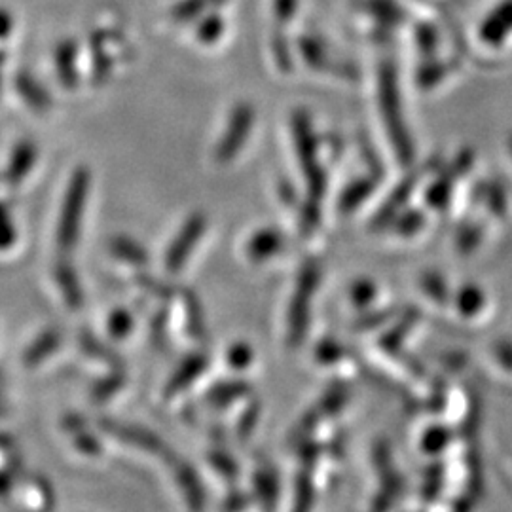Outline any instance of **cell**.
Instances as JSON below:
<instances>
[{
    "label": "cell",
    "mask_w": 512,
    "mask_h": 512,
    "mask_svg": "<svg viewBox=\"0 0 512 512\" xmlns=\"http://www.w3.org/2000/svg\"><path fill=\"white\" fill-rule=\"evenodd\" d=\"M88 192H90V173L86 169H78L67 188L61 217H59L57 243L63 251H71L78 243Z\"/></svg>",
    "instance_id": "obj_1"
},
{
    "label": "cell",
    "mask_w": 512,
    "mask_h": 512,
    "mask_svg": "<svg viewBox=\"0 0 512 512\" xmlns=\"http://www.w3.org/2000/svg\"><path fill=\"white\" fill-rule=\"evenodd\" d=\"M319 285V268L315 264H308L298 277V289L293 296L289 308V344L298 346L306 332L310 321V298L317 291Z\"/></svg>",
    "instance_id": "obj_2"
},
{
    "label": "cell",
    "mask_w": 512,
    "mask_h": 512,
    "mask_svg": "<svg viewBox=\"0 0 512 512\" xmlns=\"http://www.w3.org/2000/svg\"><path fill=\"white\" fill-rule=\"evenodd\" d=\"M253 124H255V110L251 105L241 103L232 110L228 126H226V133L222 135L219 147H217V160L220 164H228L238 156L241 148L249 139Z\"/></svg>",
    "instance_id": "obj_3"
},
{
    "label": "cell",
    "mask_w": 512,
    "mask_h": 512,
    "mask_svg": "<svg viewBox=\"0 0 512 512\" xmlns=\"http://www.w3.org/2000/svg\"><path fill=\"white\" fill-rule=\"evenodd\" d=\"M205 228H207V220L200 213L192 215L184 222L179 236L173 239V243L167 249L165 268L169 274H179L183 270L186 260L190 258V253L196 249V245L200 243V239L205 234Z\"/></svg>",
    "instance_id": "obj_4"
},
{
    "label": "cell",
    "mask_w": 512,
    "mask_h": 512,
    "mask_svg": "<svg viewBox=\"0 0 512 512\" xmlns=\"http://www.w3.org/2000/svg\"><path fill=\"white\" fill-rule=\"evenodd\" d=\"M380 101H382V112L385 122L393 133L399 135L401 147L404 145L403 118H401V99L397 90V76L395 69L384 65L380 73Z\"/></svg>",
    "instance_id": "obj_5"
},
{
    "label": "cell",
    "mask_w": 512,
    "mask_h": 512,
    "mask_svg": "<svg viewBox=\"0 0 512 512\" xmlns=\"http://www.w3.org/2000/svg\"><path fill=\"white\" fill-rule=\"evenodd\" d=\"M207 357L203 353H194L190 357H186L183 365L179 366L173 376L169 378V382L165 385V397L171 399L179 393H183L186 387L194 384L203 374V370L207 368Z\"/></svg>",
    "instance_id": "obj_6"
},
{
    "label": "cell",
    "mask_w": 512,
    "mask_h": 512,
    "mask_svg": "<svg viewBox=\"0 0 512 512\" xmlns=\"http://www.w3.org/2000/svg\"><path fill=\"white\" fill-rule=\"evenodd\" d=\"M103 427L114 435V439L124 440L128 444L148 450L152 454H165L164 442L158 439L156 435H152L147 429H143V427L120 425V423H105Z\"/></svg>",
    "instance_id": "obj_7"
},
{
    "label": "cell",
    "mask_w": 512,
    "mask_h": 512,
    "mask_svg": "<svg viewBox=\"0 0 512 512\" xmlns=\"http://www.w3.org/2000/svg\"><path fill=\"white\" fill-rule=\"evenodd\" d=\"M512 31V0H505L486 18L480 29V37L486 44L497 46Z\"/></svg>",
    "instance_id": "obj_8"
},
{
    "label": "cell",
    "mask_w": 512,
    "mask_h": 512,
    "mask_svg": "<svg viewBox=\"0 0 512 512\" xmlns=\"http://www.w3.org/2000/svg\"><path fill=\"white\" fill-rule=\"evenodd\" d=\"M55 71L59 82L73 90L78 84V46L73 40H63L55 50Z\"/></svg>",
    "instance_id": "obj_9"
},
{
    "label": "cell",
    "mask_w": 512,
    "mask_h": 512,
    "mask_svg": "<svg viewBox=\"0 0 512 512\" xmlns=\"http://www.w3.org/2000/svg\"><path fill=\"white\" fill-rule=\"evenodd\" d=\"M35 164H37V147L31 141L19 143L10 158L6 175H4L6 183L12 184V186L23 183V179L33 171Z\"/></svg>",
    "instance_id": "obj_10"
},
{
    "label": "cell",
    "mask_w": 512,
    "mask_h": 512,
    "mask_svg": "<svg viewBox=\"0 0 512 512\" xmlns=\"http://www.w3.org/2000/svg\"><path fill=\"white\" fill-rule=\"evenodd\" d=\"M285 245L283 236L274 230V228H264L260 232H256L253 238L247 243V256L253 262H264L270 260L272 256L277 255Z\"/></svg>",
    "instance_id": "obj_11"
},
{
    "label": "cell",
    "mask_w": 512,
    "mask_h": 512,
    "mask_svg": "<svg viewBox=\"0 0 512 512\" xmlns=\"http://www.w3.org/2000/svg\"><path fill=\"white\" fill-rule=\"evenodd\" d=\"M16 90L23 97V101L35 110H48L52 107V95L33 74L25 73V71L18 73Z\"/></svg>",
    "instance_id": "obj_12"
},
{
    "label": "cell",
    "mask_w": 512,
    "mask_h": 512,
    "mask_svg": "<svg viewBox=\"0 0 512 512\" xmlns=\"http://www.w3.org/2000/svg\"><path fill=\"white\" fill-rule=\"evenodd\" d=\"M55 279H57L59 291L63 294L67 306L73 308V310L82 308V304H84V291L80 287V281H78V275L74 272L73 266L61 262L55 268Z\"/></svg>",
    "instance_id": "obj_13"
},
{
    "label": "cell",
    "mask_w": 512,
    "mask_h": 512,
    "mask_svg": "<svg viewBox=\"0 0 512 512\" xmlns=\"http://www.w3.org/2000/svg\"><path fill=\"white\" fill-rule=\"evenodd\" d=\"M61 346V334L55 330H46L23 353V365L33 368L40 365L46 357H50L55 349Z\"/></svg>",
    "instance_id": "obj_14"
},
{
    "label": "cell",
    "mask_w": 512,
    "mask_h": 512,
    "mask_svg": "<svg viewBox=\"0 0 512 512\" xmlns=\"http://www.w3.org/2000/svg\"><path fill=\"white\" fill-rule=\"evenodd\" d=\"M175 469H177L179 486L183 490L186 501L190 503V507L202 509L205 492H203L202 480L198 473L194 469H190V465H186V463H177Z\"/></svg>",
    "instance_id": "obj_15"
},
{
    "label": "cell",
    "mask_w": 512,
    "mask_h": 512,
    "mask_svg": "<svg viewBox=\"0 0 512 512\" xmlns=\"http://www.w3.org/2000/svg\"><path fill=\"white\" fill-rule=\"evenodd\" d=\"M300 52L304 55V61L319 71H332L334 63H332V54L329 48L323 44V40L317 37L300 38Z\"/></svg>",
    "instance_id": "obj_16"
},
{
    "label": "cell",
    "mask_w": 512,
    "mask_h": 512,
    "mask_svg": "<svg viewBox=\"0 0 512 512\" xmlns=\"http://www.w3.org/2000/svg\"><path fill=\"white\" fill-rule=\"evenodd\" d=\"M249 384L241 382V380H232V382H220L215 385L207 395L205 401L215 406V408H224L228 404L236 403L239 399H243L249 393Z\"/></svg>",
    "instance_id": "obj_17"
},
{
    "label": "cell",
    "mask_w": 512,
    "mask_h": 512,
    "mask_svg": "<svg viewBox=\"0 0 512 512\" xmlns=\"http://www.w3.org/2000/svg\"><path fill=\"white\" fill-rule=\"evenodd\" d=\"M109 247L112 255L128 264H133V266H145L148 262V253L145 251V247L141 243H137L135 239L118 236L110 241Z\"/></svg>",
    "instance_id": "obj_18"
},
{
    "label": "cell",
    "mask_w": 512,
    "mask_h": 512,
    "mask_svg": "<svg viewBox=\"0 0 512 512\" xmlns=\"http://www.w3.org/2000/svg\"><path fill=\"white\" fill-rule=\"evenodd\" d=\"M226 0H181L171 16L175 21L179 23H188V21H194V19L200 18L205 12H213L217 10L220 4H224Z\"/></svg>",
    "instance_id": "obj_19"
},
{
    "label": "cell",
    "mask_w": 512,
    "mask_h": 512,
    "mask_svg": "<svg viewBox=\"0 0 512 512\" xmlns=\"http://www.w3.org/2000/svg\"><path fill=\"white\" fill-rule=\"evenodd\" d=\"M93 54V80L95 82H105L112 71V59L105 50L103 42V33H95L92 37Z\"/></svg>",
    "instance_id": "obj_20"
},
{
    "label": "cell",
    "mask_w": 512,
    "mask_h": 512,
    "mask_svg": "<svg viewBox=\"0 0 512 512\" xmlns=\"http://www.w3.org/2000/svg\"><path fill=\"white\" fill-rule=\"evenodd\" d=\"M255 488L258 499L264 503V507H274L275 499L279 494V484L274 469H262L255 476Z\"/></svg>",
    "instance_id": "obj_21"
},
{
    "label": "cell",
    "mask_w": 512,
    "mask_h": 512,
    "mask_svg": "<svg viewBox=\"0 0 512 512\" xmlns=\"http://www.w3.org/2000/svg\"><path fill=\"white\" fill-rule=\"evenodd\" d=\"M133 325H135V319L128 310L112 311L109 319L110 336L116 340H124L133 330Z\"/></svg>",
    "instance_id": "obj_22"
},
{
    "label": "cell",
    "mask_w": 512,
    "mask_h": 512,
    "mask_svg": "<svg viewBox=\"0 0 512 512\" xmlns=\"http://www.w3.org/2000/svg\"><path fill=\"white\" fill-rule=\"evenodd\" d=\"M186 315H188V330L192 336L202 338L205 334V319H203L202 308L196 302V296H186Z\"/></svg>",
    "instance_id": "obj_23"
},
{
    "label": "cell",
    "mask_w": 512,
    "mask_h": 512,
    "mask_svg": "<svg viewBox=\"0 0 512 512\" xmlns=\"http://www.w3.org/2000/svg\"><path fill=\"white\" fill-rule=\"evenodd\" d=\"M224 33V21L219 14H209L198 27V38L203 44H213Z\"/></svg>",
    "instance_id": "obj_24"
},
{
    "label": "cell",
    "mask_w": 512,
    "mask_h": 512,
    "mask_svg": "<svg viewBox=\"0 0 512 512\" xmlns=\"http://www.w3.org/2000/svg\"><path fill=\"white\" fill-rule=\"evenodd\" d=\"M209 461H211L213 469H215L220 476H224V478H236V476H238V463L234 461L232 456H228L226 452H220V450L211 452V454H209Z\"/></svg>",
    "instance_id": "obj_25"
},
{
    "label": "cell",
    "mask_w": 512,
    "mask_h": 512,
    "mask_svg": "<svg viewBox=\"0 0 512 512\" xmlns=\"http://www.w3.org/2000/svg\"><path fill=\"white\" fill-rule=\"evenodd\" d=\"M272 52H274L275 63L279 65V69L291 71L293 57H291V50L287 46V38L283 33H275L272 37Z\"/></svg>",
    "instance_id": "obj_26"
},
{
    "label": "cell",
    "mask_w": 512,
    "mask_h": 512,
    "mask_svg": "<svg viewBox=\"0 0 512 512\" xmlns=\"http://www.w3.org/2000/svg\"><path fill=\"white\" fill-rule=\"evenodd\" d=\"M16 243L14 220L8 215L6 207L0 203V251L10 249Z\"/></svg>",
    "instance_id": "obj_27"
},
{
    "label": "cell",
    "mask_w": 512,
    "mask_h": 512,
    "mask_svg": "<svg viewBox=\"0 0 512 512\" xmlns=\"http://www.w3.org/2000/svg\"><path fill=\"white\" fill-rule=\"evenodd\" d=\"M124 374L122 372H118V374H112L110 378H105V380H101L99 384L93 387V395H95V399L97 401H107L110 399L122 385H124Z\"/></svg>",
    "instance_id": "obj_28"
},
{
    "label": "cell",
    "mask_w": 512,
    "mask_h": 512,
    "mask_svg": "<svg viewBox=\"0 0 512 512\" xmlns=\"http://www.w3.org/2000/svg\"><path fill=\"white\" fill-rule=\"evenodd\" d=\"M251 361H253V349L249 348L247 344H236L228 351V363L236 370L247 368L251 365Z\"/></svg>",
    "instance_id": "obj_29"
},
{
    "label": "cell",
    "mask_w": 512,
    "mask_h": 512,
    "mask_svg": "<svg viewBox=\"0 0 512 512\" xmlns=\"http://www.w3.org/2000/svg\"><path fill=\"white\" fill-rule=\"evenodd\" d=\"M258 412H260V406L253 404L238 423V439L247 440L251 437L253 429L256 427V421H258Z\"/></svg>",
    "instance_id": "obj_30"
},
{
    "label": "cell",
    "mask_w": 512,
    "mask_h": 512,
    "mask_svg": "<svg viewBox=\"0 0 512 512\" xmlns=\"http://www.w3.org/2000/svg\"><path fill=\"white\" fill-rule=\"evenodd\" d=\"M298 0H274L275 18L279 21H289L296 12Z\"/></svg>",
    "instance_id": "obj_31"
},
{
    "label": "cell",
    "mask_w": 512,
    "mask_h": 512,
    "mask_svg": "<svg viewBox=\"0 0 512 512\" xmlns=\"http://www.w3.org/2000/svg\"><path fill=\"white\" fill-rule=\"evenodd\" d=\"M76 446L82 450V452H86V454H99V442L93 439V437H86V435H80L78 439H76Z\"/></svg>",
    "instance_id": "obj_32"
},
{
    "label": "cell",
    "mask_w": 512,
    "mask_h": 512,
    "mask_svg": "<svg viewBox=\"0 0 512 512\" xmlns=\"http://www.w3.org/2000/svg\"><path fill=\"white\" fill-rule=\"evenodd\" d=\"M14 31V18L10 12L0 10V38H6Z\"/></svg>",
    "instance_id": "obj_33"
},
{
    "label": "cell",
    "mask_w": 512,
    "mask_h": 512,
    "mask_svg": "<svg viewBox=\"0 0 512 512\" xmlns=\"http://www.w3.org/2000/svg\"><path fill=\"white\" fill-rule=\"evenodd\" d=\"M228 499L230 501L222 505L226 511H238V509H243L247 505V497L243 494H232Z\"/></svg>",
    "instance_id": "obj_34"
},
{
    "label": "cell",
    "mask_w": 512,
    "mask_h": 512,
    "mask_svg": "<svg viewBox=\"0 0 512 512\" xmlns=\"http://www.w3.org/2000/svg\"><path fill=\"white\" fill-rule=\"evenodd\" d=\"M12 486H14V473H10V471L0 473V495L8 494Z\"/></svg>",
    "instance_id": "obj_35"
},
{
    "label": "cell",
    "mask_w": 512,
    "mask_h": 512,
    "mask_svg": "<svg viewBox=\"0 0 512 512\" xmlns=\"http://www.w3.org/2000/svg\"><path fill=\"white\" fill-rule=\"evenodd\" d=\"M4 61H6V54L0 52V86H2V65H4Z\"/></svg>",
    "instance_id": "obj_36"
},
{
    "label": "cell",
    "mask_w": 512,
    "mask_h": 512,
    "mask_svg": "<svg viewBox=\"0 0 512 512\" xmlns=\"http://www.w3.org/2000/svg\"><path fill=\"white\" fill-rule=\"evenodd\" d=\"M0 414H2V410H0Z\"/></svg>",
    "instance_id": "obj_37"
}]
</instances>
